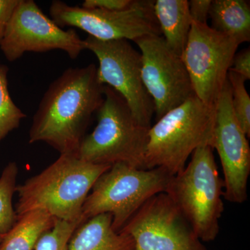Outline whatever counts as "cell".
<instances>
[{
    "label": "cell",
    "instance_id": "18",
    "mask_svg": "<svg viewBox=\"0 0 250 250\" xmlns=\"http://www.w3.org/2000/svg\"><path fill=\"white\" fill-rule=\"evenodd\" d=\"M17 164L11 162L4 167L0 177V234L9 232L18 220L13 207V197L16 190Z\"/></svg>",
    "mask_w": 250,
    "mask_h": 250
},
{
    "label": "cell",
    "instance_id": "22",
    "mask_svg": "<svg viewBox=\"0 0 250 250\" xmlns=\"http://www.w3.org/2000/svg\"><path fill=\"white\" fill-rule=\"evenodd\" d=\"M134 0H85L82 7L89 9H101L121 11L129 9Z\"/></svg>",
    "mask_w": 250,
    "mask_h": 250
},
{
    "label": "cell",
    "instance_id": "15",
    "mask_svg": "<svg viewBox=\"0 0 250 250\" xmlns=\"http://www.w3.org/2000/svg\"><path fill=\"white\" fill-rule=\"evenodd\" d=\"M154 12L166 44L182 57L191 28L187 0H156Z\"/></svg>",
    "mask_w": 250,
    "mask_h": 250
},
{
    "label": "cell",
    "instance_id": "10",
    "mask_svg": "<svg viewBox=\"0 0 250 250\" xmlns=\"http://www.w3.org/2000/svg\"><path fill=\"white\" fill-rule=\"evenodd\" d=\"M0 48L11 62L26 52L44 53L54 49L64 51L70 59H76L85 49L83 40L76 31L59 27L33 0H20Z\"/></svg>",
    "mask_w": 250,
    "mask_h": 250
},
{
    "label": "cell",
    "instance_id": "6",
    "mask_svg": "<svg viewBox=\"0 0 250 250\" xmlns=\"http://www.w3.org/2000/svg\"><path fill=\"white\" fill-rule=\"evenodd\" d=\"M173 176L162 167L145 170L125 163L113 164L99 177L85 199L82 224L108 213L112 228L119 232L149 199L166 192Z\"/></svg>",
    "mask_w": 250,
    "mask_h": 250
},
{
    "label": "cell",
    "instance_id": "9",
    "mask_svg": "<svg viewBox=\"0 0 250 250\" xmlns=\"http://www.w3.org/2000/svg\"><path fill=\"white\" fill-rule=\"evenodd\" d=\"M239 42L207 24L192 22L182 56L194 93L202 102L215 105Z\"/></svg>",
    "mask_w": 250,
    "mask_h": 250
},
{
    "label": "cell",
    "instance_id": "26",
    "mask_svg": "<svg viewBox=\"0 0 250 250\" xmlns=\"http://www.w3.org/2000/svg\"><path fill=\"white\" fill-rule=\"evenodd\" d=\"M4 235L0 234V243H1V241H2L3 237H4Z\"/></svg>",
    "mask_w": 250,
    "mask_h": 250
},
{
    "label": "cell",
    "instance_id": "12",
    "mask_svg": "<svg viewBox=\"0 0 250 250\" xmlns=\"http://www.w3.org/2000/svg\"><path fill=\"white\" fill-rule=\"evenodd\" d=\"M134 42L142 57L143 83L159 120L195 95L191 80L182 57L167 46L162 36L152 34Z\"/></svg>",
    "mask_w": 250,
    "mask_h": 250
},
{
    "label": "cell",
    "instance_id": "23",
    "mask_svg": "<svg viewBox=\"0 0 250 250\" xmlns=\"http://www.w3.org/2000/svg\"><path fill=\"white\" fill-rule=\"evenodd\" d=\"M189 12L192 22L207 24L209 17L210 0H191L188 1Z\"/></svg>",
    "mask_w": 250,
    "mask_h": 250
},
{
    "label": "cell",
    "instance_id": "3",
    "mask_svg": "<svg viewBox=\"0 0 250 250\" xmlns=\"http://www.w3.org/2000/svg\"><path fill=\"white\" fill-rule=\"evenodd\" d=\"M215 111V105L194 95L157 120L148 131L145 170L162 167L172 175L182 172L195 149L210 146Z\"/></svg>",
    "mask_w": 250,
    "mask_h": 250
},
{
    "label": "cell",
    "instance_id": "24",
    "mask_svg": "<svg viewBox=\"0 0 250 250\" xmlns=\"http://www.w3.org/2000/svg\"><path fill=\"white\" fill-rule=\"evenodd\" d=\"M229 70L238 74L246 81L250 80V47L235 54Z\"/></svg>",
    "mask_w": 250,
    "mask_h": 250
},
{
    "label": "cell",
    "instance_id": "7",
    "mask_svg": "<svg viewBox=\"0 0 250 250\" xmlns=\"http://www.w3.org/2000/svg\"><path fill=\"white\" fill-rule=\"evenodd\" d=\"M154 1L134 0L129 9L121 11L85 9L54 0L49 14L61 28L76 27L100 41H134L143 36H161L154 12Z\"/></svg>",
    "mask_w": 250,
    "mask_h": 250
},
{
    "label": "cell",
    "instance_id": "17",
    "mask_svg": "<svg viewBox=\"0 0 250 250\" xmlns=\"http://www.w3.org/2000/svg\"><path fill=\"white\" fill-rule=\"evenodd\" d=\"M57 219L44 210H33L18 217L11 230L4 234L0 250H34L44 233L53 228Z\"/></svg>",
    "mask_w": 250,
    "mask_h": 250
},
{
    "label": "cell",
    "instance_id": "11",
    "mask_svg": "<svg viewBox=\"0 0 250 250\" xmlns=\"http://www.w3.org/2000/svg\"><path fill=\"white\" fill-rule=\"evenodd\" d=\"M119 232L132 238L133 250H208L165 192L149 199Z\"/></svg>",
    "mask_w": 250,
    "mask_h": 250
},
{
    "label": "cell",
    "instance_id": "16",
    "mask_svg": "<svg viewBox=\"0 0 250 250\" xmlns=\"http://www.w3.org/2000/svg\"><path fill=\"white\" fill-rule=\"evenodd\" d=\"M209 17L212 29L236 39L250 41V6L246 0H213Z\"/></svg>",
    "mask_w": 250,
    "mask_h": 250
},
{
    "label": "cell",
    "instance_id": "19",
    "mask_svg": "<svg viewBox=\"0 0 250 250\" xmlns=\"http://www.w3.org/2000/svg\"><path fill=\"white\" fill-rule=\"evenodd\" d=\"M9 67L0 65V143L10 132L19 127L25 113L13 101L8 85Z\"/></svg>",
    "mask_w": 250,
    "mask_h": 250
},
{
    "label": "cell",
    "instance_id": "2",
    "mask_svg": "<svg viewBox=\"0 0 250 250\" xmlns=\"http://www.w3.org/2000/svg\"><path fill=\"white\" fill-rule=\"evenodd\" d=\"M111 166L87 162L77 154H60L40 174L16 187L17 217L40 210L58 220L82 224L85 199L99 177Z\"/></svg>",
    "mask_w": 250,
    "mask_h": 250
},
{
    "label": "cell",
    "instance_id": "8",
    "mask_svg": "<svg viewBox=\"0 0 250 250\" xmlns=\"http://www.w3.org/2000/svg\"><path fill=\"white\" fill-rule=\"evenodd\" d=\"M83 42L85 49L98 58L100 83L118 92L140 124L150 128L155 108L143 83L141 52L126 40L100 41L88 36Z\"/></svg>",
    "mask_w": 250,
    "mask_h": 250
},
{
    "label": "cell",
    "instance_id": "25",
    "mask_svg": "<svg viewBox=\"0 0 250 250\" xmlns=\"http://www.w3.org/2000/svg\"><path fill=\"white\" fill-rule=\"evenodd\" d=\"M20 0H0V43Z\"/></svg>",
    "mask_w": 250,
    "mask_h": 250
},
{
    "label": "cell",
    "instance_id": "4",
    "mask_svg": "<svg viewBox=\"0 0 250 250\" xmlns=\"http://www.w3.org/2000/svg\"><path fill=\"white\" fill-rule=\"evenodd\" d=\"M165 192L202 243L215 241L224 211V182L210 146L195 149L185 168L172 177Z\"/></svg>",
    "mask_w": 250,
    "mask_h": 250
},
{
    "label": "cell",
    "instance_id": "21",
    "mask_svg": "<svg viewBox=\"0 0 250 250\" xmlns=\"http://www.w3.org/2000/svg\"><path fill=\"white\" fill-rule=\"evenodd\" d=\"M80 225L57 219L53 228L41 237L34 250H68L69 241Z\"/></svg>",
    "mask_w": 250,
    "mask_h": 250
},
{
    "label": "cell",
    "instance_id": "14",
    "mask_svg": "<svg viewBox=\"0 0 250 250\" xmlns=\"http://www.w3.org/2000/svg\"><path fill=\"white\" fill-rule=\"evenodd\" d=\"M132 238L112 228V216L100 214L82 224L73 233L68 250H133Z\"/></svg>",
    "mask_w": 250,
    "mask_h": 250
},
{
    "label": "cell",
    "instance_id": "5",
    "mask_svg": "<svg viewBox=\"0 0 250 250\" xmlns=\"http://www.w3.org/2000/svg\"><path fill=\"white\" fill-rule=\"evenodd\" d=\"M97 112L98 124L81 143L77 155L95 164L125 163L144 169L149 128L140 124L125 99L108 85Z\"/></svg>",
    "mask_w": 250,
    "mask_h": 250
},
{
    "label": "cell",
    "instance_id": "1",
    "mask_svg": "<svg viewBox=\"0 0 250 250\" xmlns=\"http://www.w3.org/2000/svg\"><path fill=\"white\" fill-rule=\"evenodd\" d=\"M98 67H70L49 85L29 130V142H43L60 154H77L103 103Z\"/></svg>",
    "mask_w": 250,
    "mask_h": 250
},
{
    "label": "cell",
    "instance_id": "20",
    "mask_svg": "<svg viewBox=\"0 0 250 250\" xmlns=\"http://www.w3.org/2000/svg\"><path fill=\"white\" fill-rule=\"evenodd\" d=\"M228 80L231 88V106L241 129L250 137V98L247 91L246 80L238 74L229 70Z\"/></svg>",
    "mask_w": 250,
    "mask_h": 250
},
{
    "label": "cell",
    "instance_id": "13",
    "mask_svg": "<svg viewBox=\"0 0 250 250\" xmlns=\"http://www.w3.org/2000/svg\"><path fill=\"white\" fill-rule=\"evenodd\" d=\"M215 121L210 147L218 152L224 175L223 197L241 205L248 200L250 174L248 138L237 121L227 80L215 104Z\"/></svg>",
    "mask_w": 250,
    "mask_h": 250
}]
</instances>
